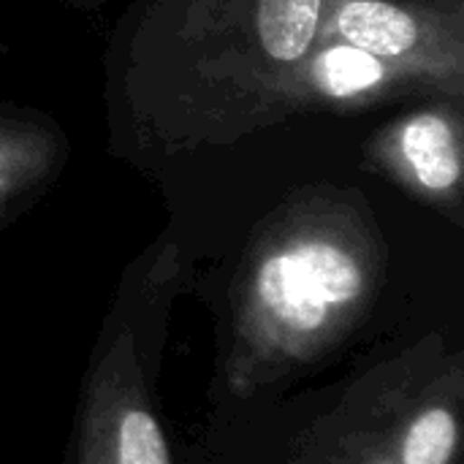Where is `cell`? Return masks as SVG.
Instances as JSON below:
<instances>
[{
    "label": "cell",
    "instance_id": "obj_2",
    "mask_svg": "<svg viewBox=\"0 0 464 464\" xmlns=\"http://www.w3.org/2000/svg\"><path fill=\"white\" fill-rule=\"evenodd\" d=\"M462 402V356L419 345L364 375L321 430L370 438L397 464H454Z\"/></svg>",
    "mask_w": 464,
    "mask_h": 464
},
{
    "label": "cell",
    "instance_id": "obj_8",
    "mask_svg": "<svg viewBox=\"0 0 464 464\" xmlns=\"http://www.w3.org/2000/svg\"><path fill=\"white\" fill-rule=\"evenodd\" d=\"M324 440L318 443V459L313 464H397L375 440L348 432L318 430Z\"/></svg>",
    "mask_w": 464,
    "mask_h": 464
},
{
    "label": "cell",
    "instance_id": "obj_7",
    "mask_svg": "<svg viewBox=\"0 0 464 464\" xmlns=\"http://www.w3.org/2000/svg\"><path fill=\"white\" fill-rule=\"evenodd\" d=\"M383 73H386V68H383L381 57H375L364 49H356L351 44L326 49L313 63V71H310L315 87L334 98H348V95L364 92V90L381 84Z\"/></svg>",
    "mask_w": 464,
    "mask_h": 464
},
{
    "label": "cell",
    "instance_id": "obj_5",
    "mask_svg": "<svg viewBox=\"0 0 464 464\" xmlns=\"http://www.w3.org/2000/svg\"><path fill=\"white\" fill-rule=\"evenodd\" d=\"M402 155L416 179L430 190H449L459 182L462 163L451 125L438 114H419L402 128Z\"/></svg>",
    "mask_w": 464,
    "mask_h": 464
},
{
    "label": "cell",
    "instance_id": "obj_4",
    "mask_svg": "<svg viewBox=\"0 0 464 464\" xmlns=\"http://www.w3.org/2000/svg\"><path fill=\"white\" fill-rule=\"evenodd\" d=\"M340 35L375 57H397L411 52L421 33L411 14L383 0H351L337 14Z\"/></svg>",
    "mask_w": 464,
    "mask_h": 464
},
{
    "label": "cell",
    "instance_id": "obj_3",
    "mask_svg": "<svg viewBox=\"0 0 464 464\" xmlns=\"http://www.w3.org/2000/svg\"><path fill=\"white\" fill-rule=\"evenodd\" d=\"M79 464H171L128 334L103 353L90 378L82 405Z\"/></svg>",
    "mask_w": 464,
    "mask_h": 464
},
{
    "label": "cell",
    "instance_id": "obj_1",
    "mask_svg": "<svg viewBox=\"0 0 464 464\" xmlns=\"http://www.w3.org/2000/svg\"><path fill=\"white\" fill-rule=\"evenodd\" d=\"M372 291L367 258L343 237L296 234L269 247L239 299L228 392L247 400L326 359L359 326Z\"/></svg>",
    "mask_w": 464,
    "mask_h": 464
},
{
    "label": "cell",
    "instance_id": "obj_6",
    "mask_svg": "<svg viewBox=\"0 0 464 464\" xmlns=\"http://www.w3.org/2000/svg\"><path fill=\"white\" fill-rule=\"evenodd\" d=\"M321 0H261L258 35L264 52L280 63L299 60L313 44Z\"/></svg>",
    "mask_w": 464,
    "mask_h": 464
}]
</instances>
